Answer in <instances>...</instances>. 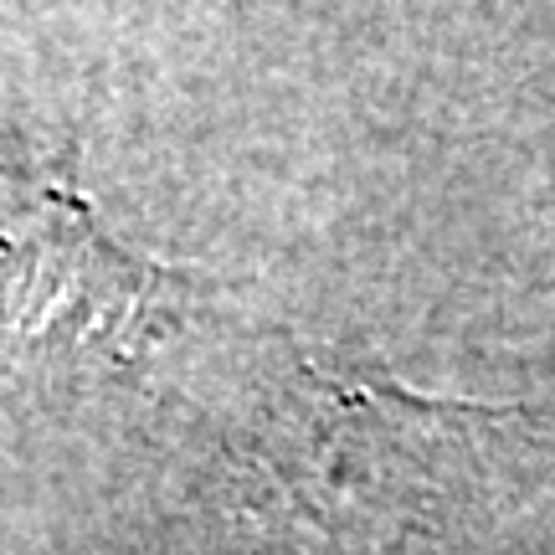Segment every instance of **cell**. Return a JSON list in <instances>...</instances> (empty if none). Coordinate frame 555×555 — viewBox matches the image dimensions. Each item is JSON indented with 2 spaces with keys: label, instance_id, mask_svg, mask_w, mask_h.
I'll return each instance as SVG.
<instances>
[{
  "label": "cell",
  "instance_id": "6da1fadb",
  "mask_svg": "<svg viewBox=\"0 0 555 555\" xmlns=\"http://www.w3.org/2000/svg\"><path fill=\"white\" fill-rule=\"evenodd\" d=\"M489 416L298 365L247 442L232 515L253 555H386L468 474Z\"/></svg>",
  "mask_w": 555,
  "mask_h": 555
},
{
  "label": "cell",
  "instance_id": "7a4b0ae2",
  "mask_svg": "<svg viewBox=\"0 0 555 555\" xmlns=\"http://www.w3.org/2000/svg\"><path fill=\"white\" fill-rule=\"evenodd\" d=\"M0 176L11 191L0 221V330L73 356H150L191 304V268L144 258L103 227L78 185V144L52 155L5 134Z\"/></svg>",
  "mask_w": 555,
  "mask_h": 555
}]
</instances>
